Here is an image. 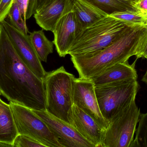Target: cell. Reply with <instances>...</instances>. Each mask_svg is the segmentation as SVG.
<instances>
[{"label":"cell","instance_id":"6da1fadb","mask_svg":"<svg viewBox=\"0 0 147 147\" xmlns=\"http://www.w3.org/2000/svg\"><path fill=\"white\" fill-rule=\"evenodd\" d=\"M0 92L9 102L46 110L43 80L25 64L0 23Z\"/></svg>","mask_w":147,"mask_h":147},{"label":"cell","instance_id":"7a4b0ae2","mask_svg":"<svg viewBox=\"0 0 147 147\" xmlns=\"http://www.w3.org/2000/svg\"><path fill=\"white\" fill-rule=\"evenodd\" d=\"M147 41V29L145 26L134 25L100 51L71 56V62L79 77L90 79L114 65L128 61L141 51Z\"/></svg>","mask_w":147,"mask_h":147},{"label":"cell","instance_id":"3957f363","mask_svg":"<svg viewBox=\"0 0 147 147\" xmlns=\"http://www.w3.org/2000/svg\"><path fill=\"white\" fill-rule=\"evenodd\" d=\"M134 25L108 15L83 29L74 41L68 54L84 55L100 51Z\"/></svg>","mask_w":147,"mask_h":147},{"label":"cell","instance_id":"277c9868","mask_svg":"<svg viewBox=\"0 0 147 147\" xmlns=\"http://www.w3.org/2000/svg\"><path fill=\"white\" fill-rule=\"evenodd\" d=\"M75 77L64 66L47 72L43 79L45 94L46 110L68 123V114L73 105Z\"/></svg>","mask_w":147,"mask_h":147},{"label":"cell","instance_id":"5b68a950","mask_svg":"<svg viewBox=\"0 0 147 147\" xmlns=\"http://www.w3.org/2000/svg\"><path fill=\"white\" fill-rule=\"evenodd\" d=\"M139 89L137 80L95 87L100 110L109 123L115 115L135 101Z\"/></svg>","mask_w":147,"mask_h":147},{"label":"cell","instance_id":"8992f818","mask_svg":"<svg viewBox=\"0 0 147 147\" xmlns=\"http://www.w3.org/2000/svg\"><path fill=\"white\" fill-rule=\"evenodd\" d=\"M140 114L134 101L115 115L105 130L102 147H130Z\"/></svg>","mask_w":147,"mask_h":147},{"label":"cell","instance_id":"52a82bcc","mask_svg":"<svg viewBox=\"0 0 147 147\" xmlns=\"http://www.w3.org/2000/svg\"><path fill=\"white\" fill-rule=\"evenodd\" d=\"M19 134L29 136L46 147H62L46 123L31 109L9 102Z\"/></svg>","mask_w":147,"mask_h":147},{"label":"cell","instance_id":"ba28073f","mask_svg":"<svg viewBox=\"0 0 147 147\" xmlns=\"http://www.w3.org/2000/svg\"><path fill=\"white\" fill-rule=\"evenodd\" d=\"M72 101L73 104L92 117L102 129L106 130L109 123L101 113L95 92V85L90 79L75 78Z\"/></svg>","mask_w":147,"mask_h":147},{"label":"cell","instance_id":"9c48e42d","mask_svg":"<svg viewBox=\"0 0 147 147\" xmlns=\"http://www.w3.org/2000/svg\"><path fill=\"white\" fill-rule=\"evenodd\" d=\"M1 23L18 56L33 73L43 80L47 72L31 43L29 35L19 31L5 20Z\"/></svg>","mask_w":147,"mask_h":147},{"label":"cell","instance_id":"30bf717a","mask_svg":"<svg viewBox=\"0 0 147 147\" xmlns=\"http://www.w3.org/2000/svg\"><path fill=\"white\" fill-rule=\"evenodd\" d=\"M32 110L46 123L62 147H95L68 123L46 110Z\"/></svg>","mask_w":147,"mask_h":147},{"label":"cell","instance_id":"8fae6325","mask_svg":"<svg viewBox=\"0 0 147 147\" xmlns=\"http://www.w3.org/2000/svg\"><path fill=\"white\" fill-rule=\"evenodd\" d=\"M73 8L64 14L55 26L53 42L59 56L64 58L74 41L82 31Z\"/></svg>","mask_w":147,"mask_h":147},{"label":"cell","instance_id":"7c38bea8","mask_svg":"<svg viewBox=\"0 0 147 147\" xmlns=\"http://www.w3.org/2000/svg\"><path fill=\"white\" fill-rule=\"evenodd\" d=\"M69 123L95 147H102L105 130L89 115L73 104L68 114Z\"/></svg>","mask_w":147,"mask_h":147},{"label":"cell","instance_id":"4fadbf2b","mask_svg":"<svg viewBox=\"0 0 147 147\" xmlns=\"http://www.w3.org/2000/svg\"><path fill=\"white\" fill-rule=\"evenodd\" d=\"M136 60L132 64L128 61L118 63L90 78L95 87L113 83L137 80Z\"/></svg>","mask_w":147,"mask_h":147},{"label":"cell","instance_id":"5bb4252c","mask_svg":"<svg viewBox=\"0 0 147 147\" xmlns=\"http://www.w3.org/2000/svg\"><path fill=\"white\" fill-rule=\"evenodd\" d=\"M73 0H54L34 15L36 23L42 29L53 32L63 15L73 8Z\"/></svg>","mask_w":147,"mask_h":147},{"label":"cell","instance_id":"9a60e30c","mask_svg":"<svg viewBox=\"0 0 147 147\" xmlns=\"http://www.w3.org/2000/svg\"><path fill=\"white\" fill-rule=\"evenodd\" d=\"M72 4L73 11L83 29L108 16L85 0H73Z\"/></svg>","mask_w":147,"mask_h":147},{"label":"cell","instance_id":"2e32d148","mask_svg":"<svg viewBox=\"0 0 147 147\" xmlns=\"http://www.w3.org/2000/svg\"><path fill=\"white\" fill-rule=\"evenodd\" d=\"M19 134L9 104L0 97V142L13 144Z\"/></svg>","mask_w":147,"mask_h":147},{"label":"cell","instance_id":"e0dca14e","mask_svg":"<svg viewBox=\"0 0 147 147\" xmlns=\"http://www.w3.org/2000/svg\"><path fill=\"white\" fill-rule=\"evenodd\" d=\"M29 37L31 43L40 61L47 62L48 55L53 51V41L49 40L43 29L30 33Z\"/></svg>","mask_w":147,"mask_h":147},{"label":"cell","instance_id":"ac0fdd59","mask_svg":"<svg viewBox=\"0 0 147 147\" xmlns=\"http://www.w3.org/2000/svg\"><path fill=\"white\" fill-rule=\"evenodd\" d=\"M110 15L113 13L137 11L132 2L126 0H85Z\"/></svg>","mask_w":147,"mask_h":147},{"label":"cell","instance_id":"d6986e66","mask_svg":"<svg viewBox=\"0 0 147 147\" xmlns=\"http://www.w3.org/2000/svg\"><path fill=\"white\" fill-rule=\"evenodd\" d=\"M138 123L135 137L130 147H147V112L140 114Z\"/></svg>","mask_w":147,"mask_h":147},{"label":"cell","instance_id":"ffe728a7","mask_svg":"<svg viewBox=\"0 0 147 147\" xmlns=\"http://www.w3.org/2000/svg\"><path fill=\"white\" fill-rule=\"evenodd\" d=\"M109 16L134 25L145 26L147 23V15L138 11L116 12Z\"/></svg>","mask_w":147,"mask_h":147},{"label":"cell","instance_id":"44dd1931","mask_svg":"<svg viewBox=\"0 0 147 147\" xmlns=\"http://www.w3.org/2000/svg\"><path fill=\"white\" fill-rule=\"evenodd\" d=\"M7 17L9 20V23L16 29L26 35L28 33V29L26 22L22 15L18 5L15 2L12 5Z\"/></svg>","mask_w":147,"mask_h":147},{"label":"cell","instance_id":"7402d4cb","mask_svg":"<svg viewBox=\"0 0 147 147\" xmlns=\"http://www.w3.org/2000/svg\"><path fill=\"white\" fill-rule=\"evenodd\" d=\"M13 147H46L28 136L18 134L13 143Z\"/></svg>","mask_w":147,"mask_h":147},{"label":"cell","instance_id":"603a6c76","mask_svg":"<svg viewBox=\"0 0 147 147\" xmlns=\"http://www.w3.org/2000/svg\"><path fill=\"white\" fill-rule=\"evenodd\" d=\"M15 0H1L0 2V23L7 17Z\"/></svg>","mask_w":147,"mask_h":147},{"label":"cell","instance_id":"cb8c5ba5","mask_svg":"<svg viewBox=\"0 0 147 147\" xmlns=\"http://www.w3.org/2000/svg\"><path fill=\"white\" fill-rule=\"evenodd\" d=\"M37 2L38 0H28L26 14V20L30 19L35 14L37 9Z\"/></svg>","mask_w":147,"mask_h":147},{"label":"cell","instance_id":"d4e9b609","mask_svg":"<svg viewBox=\"0 0 147 147\" xmlns=\"http://www.w3.org/2000/svg\"><path fill=\"white\" fill-rule=\"evenodd\" d=\"M15 2L18 5L24 20L26 22V14L28 5V0H15Z\"/></svg>","mask_w":147,"mask_h":147},{"label":"cell","instance_id":"484cf974","mask_svg":"<svg viewBox=\"0 0 147 147\" xmlns=\"http://www.w3.org/2000/svg\"><path fill=\"white\" fill-rule=\"evenodd\" d=\"M136 60L140 58H143L147 59V41L143 46L142 49L136 55Z\"/></svg>","mask_w":147,"mask_h":147},{"label":"cell","instance_id":"4316f807","mask_svg":"<svg viewBox=\"0 0 147 147\" xmlns=\"http://www.w3.org/2000/svg\"><path fill=\"white\" fill-rule=\"evenodd\" d=\"M54 1V0H38L36 11L44 7Z\"/></svg>","mask_w":147,"mask_h":147},{"label":"cell","instance_id":"83f0119b","mask_svg":"<svg viewBox=\"0 0 147 147\" xmlns=\"http://www.w3.org/2000/svg\"><path fill=\"white\" fill-rule=\"evenodd\" d=\"M0 147H13V144L7 142H0Z\"/></svg>","mask_w":147,"mask_h":147},{"label":"cell","instance_id":"f1b7e54d","mask_svg":"<svg viewBox=\"0 0 147 147\" xmlns=\"http://www.w3.org/2000/svg\"><path fill=\"white\" fill-rule=\"evenodd\" d=\"M142 81L143 83H145L147 84V68L146 73H145V75L143 76L142 79Z\"/></svg>","mask_w":147,"mask_h":147},{"label":"cell","instance_id":"f546056e","mask_svg":"<svg viewBox=\"0 0 147 147\" xmlns=\"http://www.w3.org/2000/svg\"><path fill=\"white\" fill-rule=\"evenodd\" d=\"M126 1H129L134 2L136 0H126Z\"/></svg>","mask_w":147,"mask_h":147},{"label":"cell","instance_id":"4dcf8cb0","mask_svg":"<svg viewBox=\"0 0 147 147\" xmlns=\"http://www.w3.org/2000/svg\"><path fill=\"white\" fill-rule=\"evenodd\" d=\"M145 27L147 29V23L146 24V25L145 26Z\"/></svg>","mask_w":147,"mask_h":147},{"label":"cell","instance_id":"1f68e13d","mask_svg":"<svg viewBox=\"0 0 147 147\" xmlns=\"http://www.w3.org/2000/svg\"><path fill=\"white\" fill-rule=\"evenodd\" d=\"M0 96H1V92H0Z\"/></svg>","mask_w":147,"mask_h":147},{"label":"cell","instance_id":"d6a6232c","mask_svg":"<svg viewBox=\"0 0 147 147\" xmlns=\"http://www.w3.org/2000/svg\"><path fill=\"white\" fill-rule=\"evenodd\" d=\"M1 0H0V2H1Z\"/></svg>","mask_w":147,"mask_h":147},{"label":"cell","instance_id":"836d02e7","mask_svg":"<svg viewBox=\"0 0 147 147\" xmlns=\"http://www.w3.org/2000/svg\"></svg>","mask_w":147,"mask_h":147}]
</instances>
